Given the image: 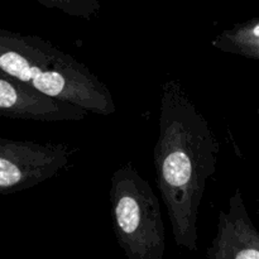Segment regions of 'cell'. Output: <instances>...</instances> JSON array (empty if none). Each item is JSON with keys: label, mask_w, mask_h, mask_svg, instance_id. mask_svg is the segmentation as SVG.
<instances>
[{"label": "cell", "mask_w": 259, "mask_h": 259, "mask_svg": "<svg viewBox=\"0 0 259 259\" xmlns=\"http://www.w3.org/2000/svg\"><path fill=\"white\" fill-rule=\"evenodd\" d=\"M220 143L209 120L177 78L162 83L158 137L153 149L156 182L179 248L196 252L200 206L217 171Z\"/></svg>", "instance_id": "6da1fadb"}, {"label": "cell", "mask_w": 259, "mask_h": 259, "mask_svg": "<svg viewBox=\"0 0 259 259\" xmlns=\"http://www.w3.org/2000/svg\"><path fill=\"white\" fill-rule=\"evenodd\" d=\"M211 46L220 52L259 60V18L224 29L212 38Z\"/></svg>", "instance_id": "52a82bcc"}, {"label": "cell", "mask_w": 259, "mask_h": 259, "mask_svg": "<svg viewBox=\"0 0 259 259\" xmlns=\"http://www.w3.org/2000/svg\"><path fill=\"white\" fill-rule=\"evenodd\" d=\"M110 210L119 247L128 259H163L166 230L161 202L132 162L110 179Z\"/></svg>", "instance_id": "3957f363"}, {"label": "cell", "mask_w": 259, "mask_h": 259, "mask_svg": "<svg viewBox=\"0 0 259 259\" xmlns=\"http://www.w3.org/2000/svg\"><path fill=\"white\" fill-rule=\"evenodd\" d=\"M48 9L60 10L70 17L90 20L98 17L103 0H37Z\"/></svg>", "instance_id": "ba28073f"}, {"label": "cell", "mask_w": 259, "mask_h": 259, "mask_svg": "<svg viewBox=\"0 0 259 259\" xmlns=\"http://www.w3.org/2000/svg\"><path fill=\"white\" fill-rule=\"evenodd\" d=\"M89 111L62 100L46 96L34 89L0 75V116L15 120L45 123L80 121Z\"/></svg>", "instance_id": "5b68a950"}, {"label": "cell", "mask_w": 259, "mask_h": 259, "mask_svg": "<svg viewBox=\"0 0 259 259\" xmlns=\"http://www.w3.org/2000/svg\"><path fill=\"white\" fill-rule=\"evenodd\" d=\"M0 75L89 113L116 110L110 89L85 63L38 35L0 28Z\"/></svg>", "instance_id": "7a4b0ae2"}, {"label": "cell", "mask_w": 259, "mask_h": 259, "mask_svg": "<svg viewBox=\"0 0 259 259\" xmlns=\"http://www.w3.org/2000/svg\"><path fill=\"white\" fill-rule=\"evenodd\" d=\"M77 149L67 143L0 138V195L32 189L60 174Z\"/></svg>", "instance_id": "277c9868"}, {"label": "cell", "mask_w": 259, "mask_h": 259, "mask_svg": "<svg viewBox=\"0 0 259 259\" xmlns=\"http://www.w3.org/2000/svg\"><path fill=\"white\" fill-rule=\"evenodd\" d=\"M206 259H259V230L248 214L242 190L230 196L228 209L218 214V228Z\"/></svg>", "instance_id": "8992f818"}]
</instances>
